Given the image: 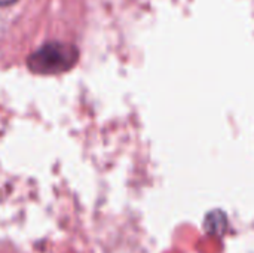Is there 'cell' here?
Wrapping results in <instances>:
<instances>
[{"label":"cell","mask_w":254,"mask_h":253,"mask_svg":"<svg viewBox=\"0 0 254 253\" xmlns=\"http://www.w3.org/2000/svg\"><path fill=\"white\" fill-rule=\"evenodd\" d=\"M16 0H0V6H9L12 3H15Z\"/></svg>","instance_id":"obj_4"},{"label":"cell","mask_w":254,"mask_h":253,"mask_svg":"<svg viewBox=\"0 0 254 253\" xmlns=\"http://www.w3.org/2000/svg\"><path fill=\"white\" fill-rule=\"evenodd\" d=\"M106 253H146V251L132 239L121 237L107 248Z\"/></svg>","instance_id":"obj_2"},{"label":"cell","mask_w":254,"mask_h":253,"mask_svg":"<svg viewBox=\"0 0 254 253\" xmlns=\"http://www.w3.org/2000/svg\"><path fill=\"white\" fill-rule=\"evenodd\" d=\"M79 58L76 46L51 42L40 46L27 58V66L37 75H57L70 70Z\"/></svg>","instance_id":"obj_1"},{"label":"cell","mask_w":254,"mask_h":253,"mask_svg":"<svg viewBox=\"0 0 254 253\" xmlns=\"http://www.w3.org/2000/svg\"><path fill=\"white\" fill-rule=\"evenodd\" d=\"M0 253H22L19 249H16L13 245L7 242H0Z\"/></svg>","instance_id":"obj_3"}]
</instances>
